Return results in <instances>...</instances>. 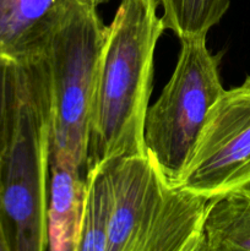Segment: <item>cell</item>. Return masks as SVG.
Returning <instances> with one entry per match:
<instances>
[{
    "label": "cell",
    "instance_id": "6da1fadb",
    "mask_svg": "<svg viewBox=\"0 0 250 251\" xmlns=\"http://www.w3.org/2000/svg\"><path fill=\"white\" fill-rule=\"evenodd\" d=\"M166 29L156 0H122L104 28L91 100L87 169L146 153L154 51Z\"/></svg>",
    "mask_w": 250,
    "mask_h": 251
},
{
    "label": "cell",
    "instance_id": "7a4b0ae2",
    "mask_svg": "<svg viewBox=\"0 0 250 251\" xmlns=\"http://www.w3.org/2000/svg\"><path fill=\"white\" fill-rule=\"evenodd\" d=\"M50 134L46 58L17 63L14 118L0 163V207L11 251L48 250Z\"/></svg>",
    "mask_w": 250,
    "mask_h": 251
},
{
    "label": "cell",
    "instance_id": "3957f363",
    "mask_svg": "<svg viewBox=\"0 0 250 251\" xmlns=\"http://www.w3.org/2000/svg\"><path fill=\"white\" fill-rule=\"evenodd\" d=\"M113 213L107 251H202L212 199L169 185L146 153L109 159Z\"/></svg>",
    "mask_w": 250,
    "mask_h": 251
},
{
    "label": "cell",
    "instance_id": "277c9868",
    "mask_svg": "<svg viewBox=\"0 0 250 251\" xmlns=\"http://www.w3.org/2000/svg\"><path fill=\"white\" fill-rule=\"evenodd\" d=\"M104 28L97 7L77 0L44 54L51 97L50 161L86 172L91 100Z\"/></svg>",
    "mask_w": 250,
    "mask_h": 251
},
{
    "label": "cell",
    "instance_id": "5b68a950",
    "mask_svg": "<svg viewBox=\"0 0 250 251\" xmlns=\"http://www.w3.org/2000/svg\"><path fill=\"white\" fill-rule=\"evenodd\" d=\"M220 60L207 48L206 36L181 38L175 69L149 105L145 149L169 185L183 173L211 107L225 92Z\"/></svg>",
    "mask_w": 250,
    "mask_h": 251
},
{
    "label": "cell",
    "instance_id": "8992f818",
    "mask_svg": "<svg viewBox=\"0 0 250 251\" xmlns=\"http://www.w3.org/2000/svg\"><path fill=\"white\" fill-rule=\"evenodd\" d=\"M250 185V76L211 107L191 156L173 186L208 199Z\"/></svg>",
    "mask_w": 250,
    "mask_h": 251
},
{
    "label": "cell",
    "instance_id": "52a82bcc",
    "mask_svg": "<svg viewBox=\"0 0 250 251\" xmlns=\"http://www.w3.org/2000/svg\"><path fill=\"white\" fill-rule=\"evenodd\" d=\"M77 0H0V58L16 63L44 56Z\"/></svg>",
    "mask_w": 250,
    "mask_h": 251
},
{
    "label": "cell",
    "instance_id": "ba28073f",
    "mask_svg": "<svg viewBox=\"0 0 250 251\" xmlns=\"http://www.w3.org/2000/svg\"><path fill=\"white\" fill-rule=\"evenodd\" d=\"M87 172L63 161H50L47 210L48 251H76Z\"/></svg>",
    "mask_w": 250,
    "mask_h": 251
},
{
    "label": "cell",
    "instance_id": "9c48e42d",
    "mask_svg": "<svg viewBox=\"0 0 250 251\" xmlns=\"http://www.w3.org/2000/svg\"><path fill=\"white\" fill-rule=\"evenodd\" d=\"M250 251V185L213 198L203 223L202 251Z\"/></svg>",
    "mask_w": 250,
    "mask_h": 251
},
{
    "label": "cell",
    "instance_id": "30bf717a",
    "mask_svg": "<svg viewBox=\"0 0 250 251\" xmlns=\"http://www.w3.org/2000/svg\"><path fill=\"white\" fill-rule=\"evenodd\" d=\"M113 213V186L109 161L87 169L86 193L76 251H107Z\"/></svg>",
    "mask_w": 250,
    "mask_h": 251
},
{
    "label": "cell",
    "instance_id": "8fae6325",
    "mask_svg": "<svg viewBox=\"0 0 250 251\" xmlns=\"http://www.w3.org/2000/svg\"><path fill=\"white\" fill-rule=\"evenodd\" d=\"M166 28L179 39L207 36L229 9L230 0H156Z\"/></svg>",
    "mask_w": 250,
    "mask_h": 251
},
{
    "label": "cell",
    "instance_id": "7c38bea8",
    "mask_svg": "<svg viewBox=\"0 0 250 251\" xmlns=\"http://www.w3.org/2000/svg\"><path fill=\"white\" fill-rule=\"evenodd\" d=\"M17 90V63L0 58V163L14 118Z\"/></svg>",
    "mask_w": 250,
    "mask_h": 251
},
{
    "label": "cell",
    "instance_id": "4fadbf2b",
    "mask_svg": "<svg viewBox=\"0 0 250 251\" xmlns=\"http://www.w3.org/2000/svg\"><path fill=\"white\" fill-rule=\"evenodd\" d=\"M0 251H11L10 250L9 237H7L6 227H5V221L2 217L1 207H0Z\"/></svg>",
    "mask_w": 250,
    "mask_h": 251
},
{
    "label": "cell",
    "instance_id": "5bb4252c",
    "mask_svg": "<svg viewBox=\"0 0 250 251\" xmlns=\"http://www.w3.org/2000/svg\"><path fill=\"white\" fill-rule=\"evenodd\" d=\"M83 1L88 2V4H91V5H93V6L98 7L100 4H103V2H107L108 0H83Z\"/></svg>",
    "mask_w": 250,
    "mask_h": 251
}]
</instances>
